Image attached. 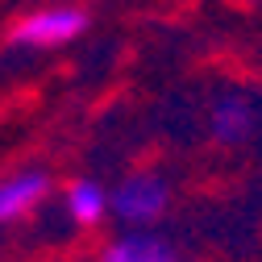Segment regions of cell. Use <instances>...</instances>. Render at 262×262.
Segmentation results:
<instances>
[{
	"label": "cell",
	"instance_id": "1",
	"mask_svg": "<svg viewBox=\"0 0 262 262\" xmlns=\"http://www.w3.org/2000/svg\"><path fill=\"white\" fill-rule=\"evenodd\" d=\"M88 9L75 5V0H58V5H42L29 9L9 25V46L13 50H62L75 38L88 34Z\"/></svg>",
	"mask_w": 262,
	"mask_h": 262
},
{
	"label": "cell",
	"instance_id": "2",
	"mask_svg": "<svg viewBox=\"0 0 262 262\" xmlns=\"http://www.w3.org/2000/svg\"><path fill=\"white\" fill-rule=\"evenodd\" d=\"M171 208V179L158 171H125L108 187V216L121 229H154Z\"/></svg>",
	"mask_w": 262,
	"mask_h": 262
},
{
	"label": "cell",
	"instance_id": "3",
	"mask_svg": "<svg viewBox=\"0 0 262 262\" xmlns=\"http://www.w3.org/2000/svg\"><path fill=\"white\" fill-rule=\"evenodd\" d=\"M54 195V175L46 167H17L0 175V229L38 216Z\"/></svg>",
	"mask_w": 262,
	"mask_h": 262
},
{
	"label": "cell",
	"instance_id": "4",
	"mask_svg": "<svg viewBox=\"0 0 262 262\" xmlns=\"http://www.w3.org/2000/svg\"><path fill=\"white\" fill-rule=\"evenodd\" d=\"M96 262H183L175 242L158 229H121L96 250Z\"/></svg>",
	"mask_w": 262,
	"mask_h": 262
},
{
	"label": "cell",
	"instance_id": "5",
	"mask_svg": "<svg viewBox=\"0 0 262 262\" xmlns=\"http://www.w3.org/2000/svg\"><path fill=\"white\" fill-rule=\"evenodd\" d=\"M58 204H62V216L75 229H100L108 221V187L92 175H75L62 183Z\"/></svg>",
	"mask_w": 262,
	"mask_h": 262
},
{
	"label": "cell",
	"instance_id": "6",
	"mask_svg": "<svg viewBox=\"0 0 262 262\" xmlns=\"http://www.w3.org/2000/svg\"><path fill=\"white\" fill-rule=\"evenodd\" d=\"M258 129V108L250 96L233 92V96H221V100L208 108V134L216 146H242L254 138Z\"/></svg>",
	"mask_w": 262,
	"mask_h": 262
}]
</instances>
